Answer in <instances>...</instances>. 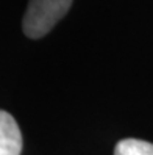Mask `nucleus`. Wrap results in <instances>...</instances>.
Instances as JSON below:
<instances>
[{
  "instance_id": "f03ea898",
  "label": "nucleus",
  "mask_w": 153,
  "mask_h": 155,
  "mask_svg": "<svg viewBox=\"0 0 153 155\" xmlns=\"http://www.w3.org/2000/svg\"><path fill=\"white\" fill-rule=\"evenodd\" d=\"M22 133L14 117L0 110V155H21Z\"/></svg>"
},
{
  "instance_id": "7ed1b4c3",
  "label": "nucleus",
  "mask_w": 153,
  "mask_h": 155,
  "mask_svg": "<svg viewBox=\"0 0 153 155\" xmlns=\"http://www.w3.org/2000/svg\"><path fill=\"white\" fill-rule=\"evenodd\" d=\"M114 155H153V144L136 138L120 140L114 147Z\"/></svg>"
},
{
  "instance_id": "f257e3e1",
  "label": "nucleus",
  "mask_w": 153,
  "mask_h": 155,
  "mask_svg": "<svg viewBox=\"0 0 153 155\" xmlns=\"http://www.w3.org/2000/svg\"><path fill=\"white\" fill-rule=\"evenodd\" d=\"M72 5V0H30L24 14L22 28L31 39L46 36L62 17Z\"/></svg>"
}]
</instances>
